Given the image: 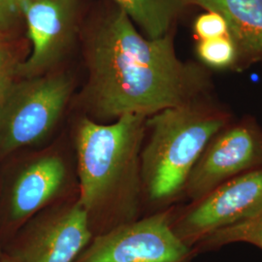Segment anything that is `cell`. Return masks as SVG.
I'll use <instances>...</instances> for the list:
<instances>
[{"label":"cell","mask_w":262,"mask_h":262,"mask_svg":"<svg viewBox=\"0 0 262 262\" xmlns=\"http://www.w3.org/2000/svg\"><path fill=\"white\" fill-rule=\"evenodd\" d=\"M88 68L83 101L89 118L100 123L128 114L148 118L194 102L208 86L206 73L179 58L169 34L159 39L143 36L120 8L94 31Z\"/></svg>","instance_id":"1"},{"label":"cell","mask_w":262,"mask_h":262,"mask_svg":"<svg viewBox=\"0 0 262 262\" xmlns=\"http://www.w3.org/2000/svg\"><path fill=\"white\" fill-rule=\"evenodd\" d=\"M146 121L130 114L110 123L83 117L76 126L78 198L94 237L137 220L144 196L141 150Z\"/></svg>","instance_id":"2"},{"label":"cell","mask_w":262,"mask_h":262,"mask_svg":"<svg viewBox=\"0 0 262 262\" xmlns=\"http://www.w3.org/2000/svg\"><path fill=\"white\" fill-rule=\"evenodd\" d=\"M227 121L224 113L195 101L148 117L141 150L143 195L163 205L182 194L198 159Z\"/></svg>","instance_id":"3"},{"label":"cell","mask_w":262,"mask_h":262,"mask_svg":"<svg viewBox=\"0 0 262 262\" xmlns=\"http://www.w3.org/2000/svg\"><path fill=\"white\" fill-rule=\"evenodd\" d=\"M72 94L66 74L24 78L0 93V151L40 143L54 130Z\"/></svg>","instance_id":"4"},{"label":"cell","mask_w":262,"mask_h":262,"mask_svg":"<svg viewBox=\"0 0 262 262\" xmlns=\"http://www.w3.org/2000/svg\"><path fill=\"white\" fill-rule=\"evenodd\" d=\"M171 211L96 235L74 262H189L191 248L173 228Z\"/></svg>","instance_id":"5"},{"label":"cell","mask_w":262,"mask_h":262,"mask_svg":"<svg viewBox=\"0 0 262 262\" xmlns=\"http://www.w3.org/2000/svg\"><path fill=\"white\" fill-rule=\"evenodd\" d=\"M262 213V168L231 179L194 201L173 228L191 248L208 235Z\"/></svg>","instance_id":"6"},{"label":"cell","mask_w":262,"mask_h":262,"mask_svg":"<svg viewBox=\"0 0 262 262\" xmlns=\"http://www.w3.org/2000/svg\"><path fill=\"white\" fill-rule=\"evenodd\" d=\"M94 238L78 196L37 214L11 257L15 262H74Z\"/></svg>","instance_id":"7"},{"label":"cell","mask_w":262,"mask_h":262,"mask_svg":"<svg viewBox=\"0 0 262 262\" xmlns=\"http://www.w3.org/2000/svg\"><path fill=\"white\" fill-rule=\"evenodd\" d=\"M262 168V133L251 124L225 127L208 144L184 193L193 202L225 182Z\"/></svg>","instance_id":"8"},{"label":"cell","mask_w":262,"mask_h":262,"mask_svg":"<svg viewBox=\"0 0 262 262\" xmlns=\"http://www.w3.org/2000/svg\"><path fill=\"white\" fill-rule=\"evenodd\" d=\"M76 0H27L24 14L32 52L16 68L24 78L47 74L68 46L74 30Z\"/></svg>","instance_id":"9"},{"label":"cell","mask_w":262,"mask_h":262,"mask_svg":"<svg viewBox=\"0 0 262 262\" xmlns=\"http://www.w3.org/2000/svg\"><path fill=\"white\" fill-rule=\"evenodd\" d=\"M70 168L58 150L42 151L20 170L10 193V219L21 223L58 203L70 183Z\"/></svg>","instance_id":"10"},{"label":"cell","mask_w":262,"mask_h":262,"mask_svg":"<svg viewBox=\"0 0 262 262\" xmlns=\"http://www.w3.org/2000/svg\"><path fill=\"white\" fill-rule=\"evenodd\" d=\"M220 14L229 35L246 55L262 56V0H184Z\"/></svg>","instance_id":"11"},{"label":"cell","mask_w":262,"mask_h":262,"mask_svg":"<svg viewBox=\"0 0 262 262\" xmlns=\"http://www.w3.org/2000/svg\"><path fill=\"white\" fill-rule=\"evenodd\" d=\"M145 37L159 39L169 29L186 5L184 0H114Z\"/></svg>","instance_id":"12"},{"label":"cell","mask_w":262,"mask_h":262,"mask_svg":"<svg viewBox=\"0 0 262 262\" xmlns=\"http://www.w3.org/2000/svg\"><path fill=\"white\" fill-rule=\"evenodd\" d=\"M231 243L253 244L262 249V213L253 219L216 230L198 244L204 248H216Z\"/></svg>","instance_id":"13"},{"label":"cell","mask_w":262,"mask_h":262,"mask_svg":"<svg viewBox=\"0 0 262 262\" xmlns=\"http://www.w3.org/2000/svg\"><path fill=\"white\" fill-rule=\"evenodd\" d=\"M238 48L230 35L200 40L196 46L197 56L205 66L225 69L234 64Z\"/></svg>","instance_id":"14"},{"label":"cell","mask_w":262,"mask_h":262,"mask_svg":"<svg viewBox=\"0 0 262 262\" xmlns=\"http://www.w3.org/2000/svg\"><path fill=\"white\" fill-rule=\"evenodd\" d=\"M193 30L200 40L229 35V28L225 19L212 11H207L195 19Z\"/></svg>","instance_id":"15"},{"label":"cell","mask_w":262,"mask_h":262,"mask_svg":"<svg viewBox=\"0 0 262 262\" xmlns=\"http://www.w3.org/2000/svg\"><path fill=\"white\" fill-rule=\"evenodd\" d=\"M27 0H0V28H7L24 12Z\"/></svg>","instance_id":"16"},{"label":"cell","mask_w":262,"mask_h":262,"mask_svg":"<svg viewBox=\"0 0 262 262\" xmlns=\"http://www.w3.org/2000/svg\"><path fill=\"white\" fill-rule=\"evenodd\" d=\"M16 71L13 68V58L9 51L0 45V93L9 84L8 77L10 74Z\"/></svg>","instance_id":"17"},{"label":"cell","mask_w":262,"mask_h":262,"mask_svg":"<svg viewBox=\"0 0 262 262\" xmlns=\"http://www.w3.org/2000/svg\"><path fill=\"white\" fill-rule=\"evenodd\" d=\"M0 262H15L11 257H4V258H2L1 259V261Z\"/></svg>","instance_id":"18"}]
</instances>
